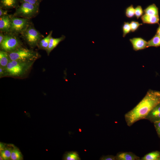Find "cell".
Returning <instances> with one entry per match:
<instances>
[{
    "label": "cell",
    "mask_w": 160,
    "mask_h": 160,
    "mask_svg": "<svg viewBox=\"0 0 160 160\" xmlns=\"http://www.w3.org/2000/svg\"><path fill=\"white\" fill-rule=\"evenodd\" d=\"M160 103V92L149 90L137 105L125 114L127 125L130 127L138 121L145 119L149 112Z\"/></svg>",
    "instance_id": "cell-1"
},
{
    "label": "cell",
    "mask_w": 160,
    "mask_h": 160,
    "mask_svg": "<svg viewBox=\"0 0 160 160\" xmlns=\"http://www.w3.org/2000/svg\"><path fill=\"white\" fill-rule=\"evenodd\" d=\"M34 63L10 60L5 68L6 76L23 77L29 72Z\"/></svg>",
    "instance_id": "cell-2"
},
{
    "label": "cell",
    "mask_w": 160,
    "mask_h": 160,
    "mask_svg": "<svg viewBox=\"0 0 160 160\" xmlns=\"http://www.w3.org/2000/svg\"><path fill=\"white\" fill-rule=\"evenodd\" d=\"M144 11L147 15L159 16L158 8L154 4H153L147 7Z\"/></svg>",
    "instance_id": "cell-16"
},
{
    "label": "cell",
    "mask_w": 160,
    "mask_h": 160,
    "mask_svg": "<svg viewBox=\"0 0 160 160\" xmlns=\"http://www.w3.org/2000/svg\"><path fill=\"white\" fill-rule=\"evenodd\" d=\"M23 34L25 40L31 47L36 46L40 41L41 37L40 33L31 26H28Z\"/></svg>",
    "instance_id": "cell-5"
},
{
    "label": "cell",
    "mask_w": 160,
    "mask_h": 160,
    "mask_svg": "<svg viewBox=\"0 0 160 160\" xmlns=\"http://www.w3.org/2000/svg\"><path fill=\"white\" fill-rule=\"evenodd\" d=\"M10 59L7 52L3 51H0V66L5 68Z\"/></svg>",
    "instance_id": "cell-15"
},
{
    "label": "cell",
    "mask_w": 160,
    "mask_h": 160,
    "mask_svg": "<svg viewBox=\"0 0 160 160\" xmlns=\"http://www.w3.org/2000/svg\"><path fill=\"white\" fill-rule=\"evenodd\" d=\"M160 156V151H156L149 153L143 157L142 160H158Z\"/></svg>",
    "instance_id": "cell-18"
},
{
    "label": "cell",
    "mask_w": 160,
    "mask_h": 160,
    "mask_svg": "<svg viewBox=\"0 0 160 160\" xmlns=\"http://www.w3.org/2000/svg\"><path fill=\"white\" fill-rule=\"evenodd\" d=\"M133 49L135 51L143 49L147 47V42L141 38H134L130 39Z\"/></svg>",
    "instance_id": "cell-9"
},
{
    "label": "cell",
    "mask_w": 160,
    "mask_h": 160,
    "mask_svg": "<svg viewBox=\"0 0 160 160\" xmlns=\"http://www.w3.org/2000/svg\"><path fill=\"white\" fill-rule=\"evenodd\" d=\"M117 160H139L140 158L131 152L119 153L116 156Z\"/></svg>",
    "instance_id": "cell-11"
},
{
    "label": "cell",
    "mask_w": 160,
    "mask_h": 160,
    "mask_svg": "<svg viewBox=\"0 0 160 160\" xmlns=\"http://www.w3.org/2000/svg\"><path fill=\"white\" fill-rule=\"evenodd\" d=\"M158 160H160V156L158 158Z\"/></svg>",
    "instance_id": "cell-34"
},
{
    "label": "cell",
    "mask_w": 160,
    "mask_h": 160,
    "mask_svg": "<svg viewBox=\"0 0 160 160\" xmlns=\"http://www.w3.org/2000/svg\"><path fill=\"white\" fill-rule=\"evenodd\" d=\"M135 15L137 19H138L143 13V11L142 7L140 5L137 6L135 8Z\"/></svg>",
    "instance_id": "cell-25"
},
{
    "label": "cell",
    "mask_w": 160,
    "mask_h": 160,
    "mask_svg": "<svg viewBox=\"0 0 160 160\" xmlns=\"http://www.w3.org/2000/svg\"><path fill=\"white\" fill-rule=\"evenodd\" d=\"M63 159L65 160H79L80 159L76 151L66 152L64 155Z\"/></svg>",
    "instance_id": "cell-20"
},
{
    "label": "cell",
    "mask_w": 160,
    "mask_h": 160,
    "mask_svg": "<svg viewBox=\"0 0 160 160\" xmlns=\"http://www.w3.org/2000/svg\"><path fill=\"white\" fill-rule=\"evenodd\" d=\"M156 34L160 36V25H159L157 30Z\"/></svg>",
    "instance_id": "cell-33"
},
{
    "label": "cell",
    "mask_w": 160,
    "mask_h": 160,
    "mask_svg": "<svg viewBox=\"0 0 160 160\" xmlns=\"http://www.w3.org/2000/svg\"><path fill=\"white\" fill-rule=\"evenodd\" d=\"M5 37V36L1 32L0 34V44L2 42Z\"/></svg>",
    "instance_id": "cell-32"
},
{
    "label": "cell",
    "mask_w": 160,
    "mask_h": 160,
    "mask_svg": "<svg viewBox=\"0 0 160 160\" xmlns=\"http://www.w3.org/2000/svg\"><path fill=\"white\" fill-rule=\"evenodd\" d=\"M125 14L126 16L129 18H131L134 16L135 9L133 5H131L126 9Z\"/></svg>",
    "instance_id": "cell-23"
},
{
    "label": "cell",
    "mask_w": 160,
    "mask_h": 160,
    "mask_svg": "<svg viewBox=\"0 0 160 160\" xmlns=\"http://www.w3.org/2000/svg\"><path fill=\"white\" fill-rule=\"evenodd\" d=\"M52 31H51L45 37L41 40L39 42L40 47L41 49H46L47 48L50 39L52 37Z\"/></svg>",
    "instance_id": "cell-19"
},
{
    "label": "cell",
    "mask_w": 160,
    "mask_h": 160,
    "mask_svg": "<svg viewBox=\"0 0 160 160\" xmlns=\"http://www.w3.org/2000/svg\"><path fill=\"white\" fill-rule=\"evenodd\" d=\"M20 2H27L39 6L41 0H19Z\"/></svg>",
    "instance_id": "cell-27"
},
{
    "label": "cell",
    "mask_w": 160,
    "mask_h": 160,
    "mask_svg": "<svg viewBox=\"0 0 160 160\" xmlns=\"http://www.w3.org/2000/svg\"><path fill=\"white\" fill-rule=\"evenodd\" d=\"M141 19L143 23L153 24L159 23V16L151 15L145 14L141 17Z\"/></svg>",
    "instance_id": "cell-13"
},
{
    "label": "cell",
    "mask_w": 160,
    "mask_h": 160,
    "mask_svg": "<svg viewBox=\"0 0 160 160\" xmlns=\"http://www.w3.org/2000/svg\"><path fill=\"white\" fill-rule=\"evenodd\" d=\"M130 25L131 31L134 32L138 28L140 25H142V24L138 22L132 21L130 23Z\"/></svg>",
    "instance_id": "cell-26"
},
{
    "label": "cell",
    "mask_w": 160,
    "mask_h": 160,
    "mask_svg": "<svg viewBox=\"0 0 160 160\" xmlns=\"http://www.w3.org/2000/svg\"><path fill=\"white\" fill-rule=\"evenodd\" d=\"M131 31L130 23L128 22H124L123 27V36L124 37Z\"/></svg>",
    "instance_id": "cell-24"
},
{
    "label": "cell",
    "mask_w": 160,
    "mask_h": 160,
    "mask_svg": "<svg viewBox=\"0 0 160 160\" xmlns=\"http://www.w3.org/2000/svg\"><path fill=\"white\" fill-rule=\"evenodd\" d=\"M101 160H116V156L113 155H107L103 156L101 157L100 159Z\"/></svg>",
    "instance_id": "cell-29"
},
{
    "label": "cell",
    "mask_w": 160,
    "mask_h": 160,
    "mask_svg": "<svg viewBox=\"0 0 160 160\" xmlns=\"http://www.w3.org/2000/svg\"><path fill=\"white\" fill-rule=\"evenodd\" d=\"M39 6L27 2L22 3L16 10L15 14L16 16L30 18L38 13Z\"/></svg>",
    "instance_id": "cell-4"
},
{
    "label": "cell",
    "mask_w": 160,
    "mask_h": 160,
    "mask_svg": "<svg viewBox=\"0 0 160 160\" xmlns=\"http://www.w3.org/2000/svg\"><path fill=\"white\" fill-rule=\"evenodd\" d=\"M22 159V155L20 150L17 148L14 147L11 153V159L20 160Z\"/></svg>",
    "instance_id": "cell-22"
},
{
    "label": "cell",
    "mask_w": 160,
    "mask_h": 160,
    "mask_svg": "<svg viewBox=\"0 0 160 160\" xmlns=\"http://www.w3.org/2000/svg\"><path fill=\"white\" fill-rule=\"evenodd\" d=\"M17 5V0H0V7L2 9L15 8Z\"/></svg>",
    "instance_id": "cell-14"
},
{
    "label": "cell",
    "mask_w": 160,
    "mask_h": 160,
    "mask_svg": "<svg viewBox=\"0 0 160 160\" xmlns=\"http://www.w3.org/2000/svg\"><path fill=\"white\" fill-rule=\"evenodd\" d=\"M65 38V36L62 35L61 37L58 38H53L51 37L50 39L48 47L46 49L48 54L55 48L59 43L63 41Z\"/></svg>",
    "instance_id": "cell-12"
},
{
    "label": "cell",
    "mask_w": 160,
    "mask_h": 160,
    "mask_svg": "<svg viewBox=\"0 0 160 160\" xmlns=\"http://www.w3.org/2000/svg\"><path fill=\"white\" fill-rule=\"evenodd\" d=\"M7 15V12L3 9L2 8L0 7V16L6 15Z\"/></svg>",
    "instance_id": "cell-31"
},
{
    "label": "cell",
    "mask_w": 160,
    "mask_h": 160,
    "mask_svg": "<svg viewBox=\"0 0 160 160\" xmlns=\"http://www.w3.org/2000/svg\"><path fill=\"white\" fill-rule=\"evenodd\" d=\"M154 124L158 135L160 138V121L154 123Z\"/></svg>",
    "instance_id": "cell-28"
},
{
    "label": "cell",
    "mask_w": 160,
    "mask_h": 160,
    "mask_svg": "<svg viewBox=\"0 0 160 160\" xmlns=\"http://www.w3.org/2000/svg\"><path fill=\"white\" fill-rule=\"evenodd\" d=\"M145 119L153 123L160 121V103L149 112Z\"/></svg>",
    "instance_id": "cell-8"
},
{
    "label": "cell",
    "mask_w": 160,
    "mask_h": 160,
    "mask_svg": "<svg viewBox=\"0 0 160 160\" xmlns=\"http://www.w3.org/2000/svg\"><path fill=\"white\" fill-rule=\"evenodd\" d=\"M6 76V73L5 68L3 67L0 66V77L1 78L3 77Z\"/></svg>",
    "instance_id": "cell-30"
},
{
    "label": "cell",
    "mask_w": 160,
    "mask_h": 160,
    "mask_svg": "<svg viewBox=\"0 0 160 160\" xmlns=\"http://www.w3.org/2000/svg\"><path fill=\"white\" fill-rule=\"evenodd\" d=\"M13 148L5 147L1 150L0 156H1L3 160H8L11 159V156L12 150Z\"/></svg>",
    "instance_id": "cell-17"
},
{
    "label": "cell",
    "mask_w": 160,
    "mask_h": 160,
    "mask_svg": "<svg viewBox=\"0 0 160 160\" xmlns=\"http://www.w3.org/2000/svg\"><path fill=\"white\" fill-rule=\"evenodd\" d=\"M2 50L9 52L20 47V42L15 36L6 35L0 44Z\"/></svg>",
    "instance_id": "cell-6"
},
{
    "label": "cell",
    "mask_w": 160,
    "mask_h": 160,
    "mask_svg": "<svg viewBox=\"0 0 160 160\" xmlns=\"http://www.w3.org/2000/svg\"><path fill=\"white\" fill-rule=\"evenodd\" d=\"M11 26V17L8 15L2 16L0 18V30L1 31H10Z\"/></svg>",
    "instance_id": "cell-10"
},
{
    "label": "cell",
    "mask_w": 160,
    "mask_h": 160,
    "mask_svg": "<svg viewBox=\"0 0 160 160\" xmlns=\"http://www.w3.org/2000/svg\"><path fill=\"white\" fill-rule=\"evenodd\" d=\"M159 46H160V36L156 33L152 38L147 42V47Z\"/></svg>",
    "instance_id": "cell-21"
},
{
    "label": "cell",
    "mask_w": 160,
    "mask_h": 160,
    "mask_svg": "<svg viewBox=\"0 0 160 160\" xmlns=\"http://www.w3.org/2000/svg\"><path fill=\"white\" fill-rule=\"evenodd\" d=\"M8 53L11 60L23 62H34L40 57L36 52L21 47Z\"/></svg>",
    "instance_id": "cell-3"
},
{
    "label": "cell",
    "mask_w": 160,
    "mask_h": 160,
    "mask_svg": "<svg viewBox=\"0 0 160 160\" xmlns=\"http://www.w3.org/2000/svg\"><path fill=\"white\" fill-rule=\"evenodd\" d=\"M28 26V21L27 19L11 17L10 31L16 33H23Z\"/></svg>",
    "instance_id": "cell-7"
}]
</instances>
